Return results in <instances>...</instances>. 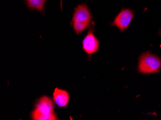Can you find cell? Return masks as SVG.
Returning <instances> with one entry per match:
<instances>
[{
    "instance_id": "cell-4",
    "label": "cell",
    "mask_w": 161,
    "mask_h": 120,
    "mask_svg": "<svg viewBox=\"0 0 161 120\" xmlns=\"http://www.w3.org/2000/svg\"><path fill=\"white\" fill-rule=\"evenodd\" d=\"M82 48L88 55L97 52L99 48V42L92 32H89L82 41Z\"/></svg>"
},
{
    "instance_id": "cell-6",
    "label": "cell",
    "mask_w": 161,
    "mask_h": 120,
    "mask_svg": "<svg viewBox=\"0 0 161 120\" xmlns=\"http://www.w3.org/2000/svg\"><path fill=\"white\" fill-rule=\"evenodd\" d=\"M53 102L59 107H66L69 104V95L67 91L59 89H55L53 95Z\"/></svg>"
},
{
    "instance_id": "cell-3",
    "label": "cell",
    "mask_w": 161,
    "mask_h": 120,
    "mask_svg": "<svg viewBox=\"0 0 161 120\" xmlns=\"http://www.w3.org/2000/svg\"><path fill=\"white\" fill-rule=\"evenodd\" d=\"M133 18L134 13L132 11L129 9H124L114 19L113 24L117 27L119 30L123 32L128 28Z\"/></svg>"
},
{
    "instance_id": "cell-2",
    "label": "cell",
    "mask_w": 161,
    "mask_h": 120,
    "mask_svg": "<svg viewBox=\"0 0 161 120\" xmlns=\"http://www.w3.org/2000/svg\"><path fill=\"white\" fill-rule=\"evenodd\" d=\"M161 67L159 57L151 53H145L139 58L138 71L144 74L158 73Z\"/></svg>"
},
{
    "instance_id": "cell-8",
    "label": "cell",
    "mask_w": 161,
    "mask_h": 120,
    "mask_svg": "<svg viewBox=\"0 0 161 120\" xmlns=\"http://www.w3.org/2000/svg\"><path fill=\"white\" fill-rule=\"evenodd\" d=\"M89 24L85 23H80V22H72L73 29L76 32L77 34H80L83 32L85 29H87Z\"/></svg>"
},
{
    "instance_id": "cell-1",
    "label": "cell",
    "mask_w": 161,
    "mask_h": 120,
    "mask_svg": "<svg viewBox=\"0 0 161 120\" xmlns=\"http://www.w3.org/2000/svg\"><path fill=\"white\" fill-rule=\"evenodd\" d=\"M31 117L33 120L58 119L54 114V104L50 98L43 97L38 100Z\"/></svg>"
},
{
    "instance_id": "cell-9",
    "label": "cell",
    "mask_w": 161,
    "mask_h": 120,
    "mask_svg": "<svg viewBox=\"0 0 161 120\" xmlns=\"http://www.w3.org/2000/svg\"><path fill=\"white\" fill-rule=\"evenodd\" d=\"M160 35H161V30H160Z\"/></svg>"
},
{
    "instance_id": "cell-7",
    "label": "cell",
    "mask_w": 161,
    "mask_h": 120,
    "mask_svg": "<svg viewBox=\"0 0 161 120\" xmlns=\"http://www.w3.org/2000/svg\"><path fill=\"white\" fill-rule=\"evenodd\" d=\"M46 0H26L27 6L31 9H36L38 11H43Z\"/></svg>"
},
{
    "instance_id": "cell-5",
    "label": "cell",
    "mask_w": 161,
    "mask_h": 120,
    "mask_svg": "<svg viewBox=\"0 0 161 120\" xmlns=\"http://www.w3.org/2000/svg\"><path fill=\"white\" fill-rule=\"evenodd\" d=\"M91 20V14L86 5L81 4L75 9L73 14L72 22H80L89 24Z\"/></svg>"
}]
</instances>
